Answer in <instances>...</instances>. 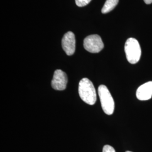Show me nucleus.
Returning a JSON list of instances; mask_svg holds the SVG:
<instances>
[{
	"label": "nucleus",
	"mask_w": 152,
	"mask_h": 152,
	"mask_svg": "<svg viewBox=\"0 0 152 152\" xmlns=\"http://www.w3.org/2000/svg\"><path fill=\"white\" fill-rule=\"evenodd\" d=\"M98 94L104 113L112 115L114 112V102L108 88L103 85H100L98 88Z\"/></svg>",
	"instance_id": "7ed1b4c3"
},
{
	"label": "nucleus",
	"mask_w": 152,
	"mask_h": 152,
	"mask_svg": "<svg viewBox=\"0 0 152 152\" xmlns=\"http://www.w3.org/2000/svg\"><path fill=\"white\" fill-rule=\"evenodd\" d=\"M125 51L127 60L131 64H136L140 60L141 48L138 41L135 38L127 39L125 43Z\"/></svg>",
	"instance_id": "f03ea898"
},
{
	"label": "nucleus",
	"mask_w": 152,
	"mask_h": 152,
	"mask_svg": "<svg viewBox=\"0 0 152 152\" xmlns=\"http://www.w3.org/2000/svg\"><path fill=\"white\" fill-rule=\"evenodd\" d=\"M78 93L82 100L87 104L92 105L96 102V92L94 86L89 79L83 78L79 83Z\"/></svg>",
	"instance_id": "f257e3e1"
},
{
	"label": "nucleus",
	"mask_w": 152,
	"mask_h": 152,
	"mask_svg": "<svg viewBox=\"0 0 152 152\" xmlns=\"http://www.w3.org/2000/svg\"><path fill=\"white\" fill-rule=\"evenodd\" d=\"M136 98L139 100H148L152 97V81L145 83L139 87L136 91Z\"/></svg>",
	"instance_id": "0eeeda50"
},
{
	"label": "nucleus",
	"mask_w": 152,
	"mask_h": 152,
	"mask_svg": "<svg viewBox=\"0 0 152 152\" xmlns=\"http://www.w3.org/2000/svg\"><path fill=\"white\" fill-rule=\"evenodd\" d=\"M144 1L146 4H151L152 3V0H144Z\"/></svg>",
	"instance_id": "9b49d317"
},
{
	"label": "nucleus",
	"mask_w": 152,
	"mask_h": 152,
	"mask_svg": "<svg viewBox=\"0 0 152 152\" xmlns=\"http://www.w3.org/2000/svg\"><path fill=\"white\" fill-rule=\"evenodd\" d=\"M103 152H115L114 148L110 145H105L103 149Z\"/></svg>",
	"instance_id": "9d476101"
},
{
	"label": "nucleus",
	"mask_w": 152,
	"mask_h": 152,
	"mask_svg": "<svg viewBox=\"0 0 152 152\" xmlns=\"http://www.w3.org/2000/svg\"><path fill=\"white\" fill-rule=\"evenodd\" d=\"M68 82L67 75L64 72L60 69L55 71L51 81V86L56 90L63 91L66 87Z\"/></svg>",
	"instance_id": "423d86ee"
},
{
	"label": "nucleus",
	"mask_w": 152,
	"mask_h": 152,
	"mask_svg": "<svg viewBox=\"0 0 152 152\" xmlns=\"http://www.w3.org/2000/svg\"><path fill=\"white\" fill-rule=\"evenodd\" d=\"M84 48L91 53H98L104 48V44L102 38L98 34L90 35L83 41Z\"/></svg>",
	"instance_id": "20e7f679"
},
{
	"label": "nucleus",
	"mask_w": 152,
	"mask_h": 152,
	"mask_svg": "<svg viewBox=\"0 0 152 152\" xmlns=\"http://www.w3.org/2000/svg\"><path fill=\"white\" fill-rule=\"evenodd\" d=\"M126 152H130V151H126Z\"/></svg>",
	"instance_id": "f8f14e48"
},
{
	"label": "nucleus",
	"mask_w": 152,
	"mask_h": 152,
	"mask_svg": "<svg viewBox=\"0 0 152 152\" xmlns=\"http://www.w3.org/2000/svg\"><path fill=\"white\" fill-rule=\"evenodd\" d=\"M91 0H75L77 5L79 7H83L88 5Z\"/></svg>",
	"instance_id": "1a4fd4ad"
},
{
	"label": "nucleus",
	"mask_w": 152,
	"mask_h": 152,
	"mask_svg": "<svg viewBox=\"0 0 152 152\" xmlns=\"http://www.w3.org/2000/svg\"><path fill=\"white\" fill-rule=\"evenodd\" d=\"M61 45L66 54L71 56L74 54L76 50L75 35L71 31L66 33L61 41Z\"/></svg>",
	"instance_id": "39448f33"
},
{
	"label": "nucleus",
	"mask_w": 152,
	"mask_h": 152,
	"mask_svg": "<svg viewBox=\"0 0 152 152\" xmlns=\"http://www.w3.org/2000/svg\"><path fill=\"white\" fill-rule=\"evenodd\" d=\"M119 0H107L102 9L103 14H107L113 10L114 7L117 5Z\"/></svg>",
	"instance_id": "6e6552de"
}]
</instances>
